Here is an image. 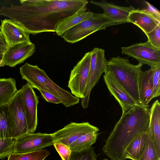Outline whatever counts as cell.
I'll list each match as a JSON object with an SVG mask.
<instances>
[{
    "label": "cell",
    "mask_w": 160,
    "mask_h": 160,
    "mask_svg": "<svg viewBox=\"0 0 160 160\" xmlns=\"http://www.w3.org/2000/svg\"><path fill=\"white\" fill-rule=\"evenodd\" d=\"M21 5L3 6L0 15L7 17L33 35L55 32L59 25L82 11L87 0H20Z\"/></svg>",
    "instance_id": "6da1fadb"
},
{
    "label": "cell",
    "mask_w": 160,
    "mask_h": 160,
    "mask_svg": "<svg viewBox=\"0 0 160 160\" xmlns=\"http://www.w3.org/2000/svg\"><path fill=\"white\" fill-rule=\"evenodd\" d=\"M149 109V105L140 104L122 114L102 149L110 160H125L129 144L139 134L148 131Z\"/></svg>",
    "instance_id": "7a4b0ae2"
},
{
    "label": "cell",
    "mask_w": 160,
    "mask_h": 160,
    "mask_svg": "<svg viewBox=\"0 0 160 160\" xmlns=\"http://www.w3.org/2000/svg\"><path fill=\"white\" fill-rule=\"evenodd\" d=\"M22 78L26 80L33 88L49 92L57 98L66 107L78 104L79 98L62 89L52 81L45 72L37 65L26 63L20 68Z\"/></svg>",
    "instance_id": "3957f363"
},
{
    "label": "cell",
    "mask_w": 160,
    "mask_h": 160,
    "mask_svg": "<svg viewBox=\"0 0 160 160\" xmlns=\"http://www.w3.org/2000/svg\"><path fill=\"white\" fill-rule=\"evenodd\" d=\"M142 65L131 64L128 59L113 57L106 63L105 71L109 72L138 104H140L138 81Z\"/></svg>",
    "instance_id": "277c9868"
},
{
    "label": "cell",
    "mask_w": 160,
    "mask_h": 160,
    "mask_svg": "<svg viewBox=\"0 0 160 160\" xmlns=\"http://www.w3.org/2000/svg\"><path fill=\"white\" fill-rule=\"evenodd\" d=\"M122 24L109 18L103 13H96L92 18L85 20L65 32L60 36L66 42H77L95 32L108 27Z\"/></svg>",
    "instance_id": "5b68a950"
},
{
    "label": "cell",
    "mask_w": 160,
    "mask_h": 160,
    "mask_svg": "<svg viewBox=\"0 0 160 160\" xmlns=\"http://www.w3.org/2000/svg\"><path fill=\"white\" fill-rule=\"evenodd\" d=\"M10 130L11 138L17 137L28 132V129L23 105L21 89L5 105Z\"/></svg>",
    "instance_id": "8992f818"
},
{
    "label": "cell",
    "mask_w": 160,
    "mask_h": 160,
    "mask_svg": "<svg viewBox=\"0 0 160 160\" xmlns=\"http://www.w3.org/2000/svg\"><path fill=\"white\" fill-rule=\"evenodd\" d=\"M91 59L90 52L86 53L72 70L68 87L71 93L78 98L85 97L88 80Z\"/></svg>",
    "instance_id": "52a82bcc"
},
{
    "label": "cell",
    "mask_w": 160,
    "mask_h": 160,
    "mask_svg": "<svg viewBox=\"0 0 160 160\" xmlns=\"http://www.w3.org/2000/svg\"><path fill=\"white\" fill-rule=\"evenodd\" d=\"M91 59L89 78L85 97L81 99V105L84 108L88 106L90 95L93 88L98 82L105 71L106 58L104 49L97 48L90 52Z\"/></svg>",
    "instance_id": "ba28073f"
},
{
    "label": "cell",
    "mask_w": 160,
    "mask_h": 160,
    "mask_svg": "<svg viewBox=\"0 0 160 160\" xmlns=\"http://www.w3.org/2000/svg\"><path fill=\"white\" fill-rule=\"evenodd\" d=\"M122 53L136 59L142 65L150 67L160 64V49L155 47L147 41L121 48Z\"/></svg>",
    "instance_id": "9c48e42d"
},
{
    "label": "cell",
    "mask_w": 160,
    "mask_h": 160,
    "mask_svg": "<svg viewBox=\"0 0 160 160\" xmlns=\"http://www.w3.org/2000/svg\"><path fill=\"white\" fill-rule=\"evenodd\" d=\"M15 153H25L40 150L53 145L51 134L27 132L14 139Z\"/></svg>",
    "instance_id": "30bf717a"
},
{
    "label": "cell",
    "mask_w": 160,
    "mask_h": 160,
    "mask_svg": "<svg viewBox=\"0 0 160 160\" xmlns=\"http://www.w3.org/2000/svg\"><path fill=\"white\" fill-rule=\"evenodd\" d=\"M98 130V128L88 122H71L51 135L53 143H61L69 147L82 135Z\"/></svg>",
    "instance_id": "8fae6325"
},
{
    "label": "cell",
    "mask_w": 160,
    "mask_h": 160,
    "mask_svg": "<svg viewBox=\"0 0 160 160\" xmlns=\"http://www.w3.org/2000/svg\"><path fill=\"white\" fill-rule=\"evenodd\" d=\"M22 103L25 112L28 132L34 133L38 125L37 107L38 97L28 82L21 89Z\"/></svg>",
    "instance_id": "7c38bea8"
},
{
    "label": "cell",
    "mask_w": 160,
    "mask_h": 160,
    "mask_svg": "<svg viewBox=\"0 0 160 160\" xmlns=\"http://www.w3.org/2000/svg\"><path fill=\"white\" fill-rule=\"evenodd\" d=\"M0 32L9 48L24 42H30L29 34L21 26L10 19L1 20Z\"/></svg>",
    "instance_id": "4fadbf2b"
},
{
    "label": "cell",
    "mask_w": 160,
    "mask_h": 160,
    "mask_svg": "<svg viewBox=\"0 0 160 160\" xmlns=\"http://www.w3.org/2000/svg\"><path fill=\"white\" fill-rule=\"evenodd\" d=\"M104 73V81L110 92L120 105L122 114L138 104L109 72L105 71Z\"/></svg>",
    "instance_id": "5bb4252c"
},
{
    "label": "cell",
    "mask_w": 160,
    "mask_h": 160,
    "mask_svg": "<svg viewBox=\"0 0 160 160\" xmlns=\"http://www.w3.org/2000/svg\"><path fill=\"white\" fill-rule=\"evenodd\" d=\"M35 45L31 42H24L7 48L3 61L5 65L11 67L23 62L35 52Z\"/></svg>",
    "instance_id": "9a60e30c"
},
{
    "label": "cell",
    "mask_w": 160,
    "mask_h": 160,
    "mask_svg": "<svg viewBox=\"0 0 160 160\" xmlns=\"http://www.w3.org/2000/svg\"><path fill=\"white\" fill-rule=\"evenodd\" d=\"M128 21L138 27L146 34L160 24V22L157 20L146 9H134L132 10L128 17Z\"/></svg>",
    "instance_id": "2e32d148"
},
{
    "label": "cell",
    "mask_w": 160,
    "mask_h": 160,
    "mask_svg": "<svg viewBox=\"0 0 160 160\" xmlns=\"http://www.w3.org/2000/svg\"><path fill=\"white\" fill-rule=\"evenodd\" d=\"M90 3L101 8L104 10V14L109 18L122 24L128 22V17L130 12L134 9L132 6H118L104 1L102 2L92 1Z\"/></svg>",
    "instance_id": "e0dca14e"
},
{
    "label": "cell",
    "mask_w": 160,
    "mask_h": 160,
    "mask_svg": "<svg viewBox=\"0 0 160 160\" xmlns=\"http://www.w3.org/2000/svg\"><path fill=\"white\" fill-rule=\"evenodd\" d=\"M154 67L146 71H140L139 78L138 88L140 104L148 105L153 99V77Z\"/></svg>",
    "instance_id": "ac0fdd59"
},
{
    "label": "cell",
    "mask_w": 160,
    "mask_h": 160,
    "mask_svg": "<svg viewBox=\"0 0 160 160\" xmlns=\"http://www.w3.org/2000/svg\"><path fill=\"white\" fill-rule=\"evenodd\" d=\"M155 148L160 156V103L157 100L149 109V129Z\"/></svg>",
    "instance_id": "d6986e66"
},
{
    "label": "cell",
    "mask_w": 160,
    "mask_h": 160,
    "mask_svg": "<svg viewBox=\"0 0 160 160\" xmlns=\"http://www.w3.org/2000/svg\"><path fill=\"white\" fill-rule=\"evenodd\" d=\"M148 131L139 134L129 144L125 151L126 159L138 160L145 149Z\"/></svg>",
    "instance_id": "ffe728a7"
},
{
    "label": "cell",
    "mask_w": 160,
    "mask_h": 160,
    "mask_svg": "<svg viewBox=\"0 0 160 160\" xmlns=\"http://www.w3.org/2000/svg\"><path fill=\"white\" fill-rule=\"evenodd\" d=\"M95 14V13L89 11L79 12L61 23L55 32L60 36L70 28L85 20L92 18Z\"/></svg>",
    "instance_id": "44dd1931"
},
{
    "label": "cell",
    "mask_w": 160,
    "mask_h": 160,
    "mask_svg": "<svg viewBox=\"0 0 160 160\" xmlns=\"http://www.w3.org/2000/svg\"><path fill=\"white\" fill-rule=\"evenodd\" d=\"M17 91L14 78H0V107L7 104Z\"/></svg>",
    "instance_id": "7402d4cb"
},
{
    "label": "cell",
    "mask_w": 160,
    "mask_h": 160,
    "mask_svg": "<svg viewBox=\"0 0 160 160\" xmlns=\"http://www.w3.org/2000/svg\"><path fill=\"white\" fill-rule=\"evenodd\" d=\"M99 130L85 133L71 143L69 146L72 152H79L86 149L96 142Z\"/></svg>",
    "instance_id": "603a6c76"
},
{
    "label": "cell",
    "mask_w": 160,
    "mask_h": 160,
    "mask_svg": "<svg viewBox=\"0 0 160 160\" xmlns=\"http://www.w3.org/2000/svg\"><path fill=\"white\" fill-rule=\"evenodd\" d=\"M49 154L46 149L28 153H12L8 157V160H44Z\"/></svg>",
    "instance_id": "cb8c5ba5"
},
{
    "label": "cell",
    "mask_w": 160,
    "mask_h": 160,
    "mask_svg": "<svg viewBox=\"0 0 160 160\" xmlns=\"http://www.w3.org/2000/svg\"><path fill=\"white\" fill-rule=\"evenodd\" d=\"M138 160H160L149 130L145 149Z\"/></svg>",
    "instance_id": "d4e9b609"
},
{
    "label": "cell",
    "mask_w": 160,
    "mask_h": 160,
    "mask_svg": "<svg viewBox=\"0 0 160 160\" xmlns=\"http://www.w3.org/2000/svg\"><path fill=\"white\" fill-rule=\"evenodd\" d=\"M95 148H90L79 152H72L68 160H97Z\"/></svg>",
    "instance_id": "484cf974"
},
{
    "label": "cell",
    "mask_w": 160,
    "mask_h": 160,
    "mask_svg": "<svg viewBox=\"0 0 160 160\" xmlns=\"http://www.w3.org/2000/svg\"><path fill=\"white\" fill-rule=\"evenodd\" d=\"M6 105L0 107V138H11Z\"/></svg>",
    "instance_id": "4316f807"
},
{
    "label": "cell",
    "mask_w": 160,
    "mask_h": 160,
    "mask_svg": "<svg viewBox=\"0 0 160 160\" xmlns=\"http://www.w3.org/2000/svg\"><path fill=\"white\" fill-rule=\"evenodd\" d=\"M12 138H0V159H3L14 152V139Z\"/></svg>",
    "instance_id": "83f0119b"
},
{
    "label": "cell",
    "mask_w": 160,
    "mask_h": 160,
    "mask_svg": "<svg viewBox=\"0 0 160 160\" xmlns=\"http://www.w3.org/2000/svg\"><path fill=\"white\" fill-rule=\"evenodd\" d=\"M146 35L148 38V41L155 47L160 49V24Z\"/></svg>",
    "instance_id": "f1b7e54d"
},
{
    "label": "cell",
    "mask_w": 160,
    "mask_h": 160,
    "mask_svg": "<svg viewBox=\"0 0 160 160\" xmlns=\"http://www.w3.org/2000/svg\"><path fill=\"white\" fill-rule=\"evenodd\" d=\"M160 64L154 66L153 77V98L160 95Z\"/></svg>",
    "instance_id": "f546056e"
},
{
    "label": "cell",
    "mask_w": 160,
    "mask_h": 160,
    "mask_svg": "<svg viewBox=\"0 0 160 160\" xmlns=\"http://www.w3.org/2000/svg\"><path fill=\"white\" fill-rule=\"evenodd\" d=\"M53 145L62 160H68L72 152L68 146L59 143H54Z\"/></svg>",
    "instance_id": "4dcf8cb0"
},
{
    "label": "cell",
    "mask_w": 160,
    "mask_h": 160,
    "mask_svg": "<svg viewBox=\"0 0 160 160\" xmlns=\"http://www.w3.org/2000/svg\"><path fill=\"white\" fill-rule=\"evenodd\" d=\"M38 90L40 92L42 98L47 102L55 104L61 103L60 100L53 95L40 89Z\"/></svg>",
    "instance_id": "1f68e13d"
},
{
    "label": "cell",
    "mask_w": 160,
    "mask_h": 160,
    "mask_svg": "<svg viewBox=\"0 0 160 160\" xmlns=\"http://www.w3.org/2000/svg\"><path fill=\"white\" fill-rule=\"evenodd\" d=\"M145 2L147 7V9H146V10L157 20L160 22V12L159 10L148 2L146 1Z\"/></svg>",
    "instance_id": "d6a6232c"
},
{
    "label": "cell",
    "mask_w": 160,
    "mask_h": 160,
    "mask_svg": "<svg viewBox=\"0 0 160 160\" xmlns=\"http://www.w3.org/2000/svg\"><path fill=\"white\" fill-rule=\"evenodd\" d=\"M6 42L0 32V53L4 54L7 49Z\"/></svg>",
    "instance_id": "836d02e7"
},
{
    "label": "cell",
    "mask_w": 160,
    "mask_h": 160,
    "mask_svg": "<svg viewBox=\"0 0 160 160\" xmlns=\"http://www.w3.org/2000/svg\"><path fill=\"white\" fill-rule=\"evenodd\" d=\"M5 66L3 60H0V68Z\"/></svg>",
    "instance_id": "e575fe53"
},
{
    "label": "cell",
    "mask_w": 160,
    "mask_h": 160,
    "mask_svg": "<svg viewBox=\"0 0 160 160\" xmlns=\"http://www.w3.org/2000/svg\"><path fill=\"white\" fill-rule=\"evenodd\" d=\"M4 54L0 53V60H3Z\"/></svg>",
    "instance_id": "d590c367"
},
{
    "label": "cell",
    "mask_w": 160,
    "mask_h": 160,
    "mask_svg": "<svg viewBox=\"0 0 160 160\" xmlns=\"http://www.w3.org/2000/svg\"><path fill=\"white\" fill-rule=\"evenodd\" d=\"M103 160H109L106 158H105L103 159Z\"/></svg>",
    "instance_id": "8d00e7d4"
}]
</instances>
